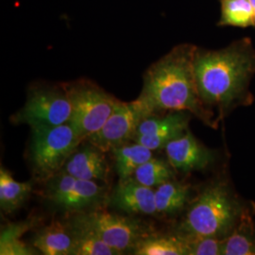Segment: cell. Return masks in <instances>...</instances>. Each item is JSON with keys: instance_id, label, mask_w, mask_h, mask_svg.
Here are the masks:
<instances>
[{"instance_id": "6da1fadb", "label": "cell", "mask_w": 255, "mask_h": 255, "mask_svg": "<svg viewBox=\"0 0 255 255\" xmlns=\"http://www.w3.org/2000/svg\"><path fill=\"white\" fill-rule=\"evenodd\" d=\"M194 72L201 102L215 117L223 119L255 98L250 84L255 75V48L249 38L218 50L197 47Z\"/></svg>"}, {"instance_id": "7a4b0ae2", "label": "cell", "mask_w": 255, "mask_h": 255, "mask_svg": "<svg viewBox=\"0 0 255 255\" xmlns=\"http://www.w3.org/2000/svg\"><path fill=\"white\" fill-rule=\"evenodd\" d=\"M197 46L183 44L151 64L144 75L137 100L152 115L185 111L208 125L218 127L214 116L202 104L194 72Z\"/></svg>"}, {"instance_id": "3957f363", "label": "cell", "mask_w": 255, "mask_h": 255, "mask_svg": "<svg viewBox=\"0 0 255 255\" xmlns=\"http://www.w3.org/2000/svg\"><path fill=\"white\" fill-rule=\"evenodd\" d=\"M246 209L228 182L216 181L192 202L176 233L183 237L224 239L236 228Z\"/></svg>"}, {"instance_id": "277c9868", "label": "cell", "mask_w": 255, "mask_h": 255, "mask_svg": "<svg viewBox=\"0 0 255 255\" xmlns=\"http://www.w3.org/2000/svg\"><path fill=\"white\" fill-rule=\"evenodd\" d=\"M64 86L72 107L68 123L82 140H86L105 124L119 100L85 80L66 83Z\"/></svg>"}, {"instance_id": "5b68a950", "label": "cell", "mask_w": 255, "mask_h": 255, "mask_svg": "<svg viewBox=\"0 0 255 255\" xmlns=\"http://www.w3.org/2000/svg\"><path fill=\"white\" fill-rule=\"evenodd\" d=\"M31 130V163L37 176L46 181L63 170L83 141L69 123Z\"/></svg>"}, {"instance_id": "8992f818", "label": "cell", "mask_w": 255, "mask_h": 255, "mask_svg": "<svg viewBox=\"0 0 255 255\" xmlns=\"http://www.w3.org/2000/svg\"><path fill=\"white\" fill-rule=\"evenodd\" d=\"M71 113V102L64 85H35L28 91L25 105L11 119L35 129L68 123Z\"/></svg>"}, {"instance_id": "52a82bcc", "label": "cell", "mask_w": 255, "mask_h": 255, "mask_svg": "<svg viewBox=\"0 0 255 255\" xmlns=\"http://www.w3.org/2000/svg\"><path fill=\"white\" fill-rule=\"evenodd\" d=\"M80 217L119 255L128 251L132 252L141 239L151 234L150 230L139 219L103 210H92L81 214Z\"/></svg>"}, {"instance_id": "ba28073f", "label": "cell", "mask_w": 255, "mask_h": 255, "mask_svg": "<svg viewBox=\"0 0 255 255\" xmlns=\"http://www.w3.org/2000/svg\"><path fill=\"white\" fill-rule=\"evenodd\" d=\"M151 116L137 99L131 102L119 101L105 124L87 140L103 152L112 151L133 140L140 123Z\"/></svg>"}, {"instance_id": "9c48e42d", "label": "cell", "mask_w": 255, "mask_h": 255, "mask_svg": "<svg viewBox=\"0 0 255 255\" xmlns=\"http://www.w3.org/2000/svg\"><path fill=\"white\" fill-rule=\"evenodd\" d=\"M46 198L59 208L82 212L102 203L106 191L95 181L78 179L60 171L47 180Z\"/></svg>"}, {"instance_id": "30bf717a", "label": "cell", "mask_w": 255, "mask_h": 255, "mask_svg": "<svg viewBox=\"0 0 255 255\" xmlns=\"http://www.w3.org/2000/svg\"><path fill=\"white\" fill-rule=\"evenodd\" d=\"M191 114L185 111L169 112L164 117L159 115L148 117L138 126L133 141L152 151L162 149L188 129Z\"/></svg>"}, {"instance_id": "8fae6325", "label": "cell", "mask_w": 255, "mask_h": 255, "mask_svg": "<svg viewBox=\"0 0 255 255\" xmlns=\"http://www.w3.org/2000/svg\"><path fill=\"white\" fill-rule=\"evenodd\" d=\"M164 149L174 169L185 173L203 170L216 160V152L201 144L189 129L170 141Z\"/></svg>"}, {"instance_id": "7c38bea8", "label": "cell", "mask_w": 255, "mask_h": 255, "mask_svg": "<svg viewBox=\"0 0 255 255\" xmlns=\"http://www.w3.org/2000/svg\"><path fill=\"white\" fill-rule=\"evenodd\" d=\"M112 203L128 214L157 215L154 188L146 186L132 178L120 180L112 196Z\"/></svg>"}, {"instance_id": "4fadbf2b", "label": "cell", "mask_w": 255, "mask_h": 255, "mask_svg": "<svg viewBox=\"0 0 255 255\" xmlns=\"http://www.w3.org/2000/svg\"><path fill=\"white\" fill-rule=\"evenodd\" d=\"M104 153L89 142L81 149L75 150L62 171L82 180L106 182L109 178L110 168Z\"/></svg>"}, {"instance_id": "5bb4252c", "label": "cell", "mask_w": 255, "mask_h": 255, "mask_svg": "<svg viewBox=\"0 0 255 255\" xmlns=\"http://www.w3.org/2000/svg\"><path fill=\"white\" fill-rule=\"evenodd\" d=\"M32 245L45 255H73V235L69 223L55 220L37 233Z\"/></svg>"}, {"instance_id": "9a60e30c", "label": "cell", "mask_w": 255, "mask_h": 255, "mask_svg": "<svg viewBox=\"0 0 255 255\" xmlns=\"http://www.w3.org/2000/svg\"><path fill=\"white\" fill-rule=\"evenodd\" d=\"M73 235V255H117L80 215L68 222Z\"/></svg>"}, {"instance_id": "2e32d148", "label": "cell", "mask_w": 255, "mask_h": 255, "mask_svg": "<svg viewBox=\"0 0 255 255\" xmlns=\"http://www.w3.org/2000/svg\"><path fill=\"white\" fill-rule=\"evenodd\" d=\"M223 255H255V223L245 210L236 228L222 241Z\"/></svg>"}, {"instance_id": "e0dca14e", "label": "cell", "mask_w": 255, "mask_h": 255, "mask_svg": "<svg viewBox=\"0 0 255 255\" xmlns=\"http://www.w3.org/2000/svg\"><path fill=\"white\" fill-rule=\"evenodd\" d=\"M112 152L115 158V168L120 180L131 178L140 165L153 157L151 149L137 142L115 147Z\"/></svg>"}, {"instance_id": "ac0fdd59", "label": "cell", "mask_w": 255, "mask_h": 255, "mask_svg": "<svg viewBox=\"0 0 255 255\" xmlns=\"http://www.w3.org/2000/svg\"><path fill=\"white\" fill-rule=\"evenodd\" d=\"M190 186L188 184L171 180L164 182L155 189L157 214L172 216L181 212L188 202Z\"/></svg>"}, {"instance_id": "d6986e66", "label": "cell", "mask_w": 255, "mask_h": 255, "mask_svg": "<svg viewBox=\"0 0 255 255\" xmlns=\"http://www.w3.org/2000/svg\"><path fill=\"white\" fill-rule=\"evenodd\" d=\"M135 255H188L185 241L177 233L172 235L149 234L133 249Z\"/></svg>"}, {"instance_id": "ffe728a7", "label": "cell", "mask_w": 255, "mask_h": 255, "mask_svg": "<svg viewBox=\"0 0 255 255\" xmlns=\"http://www.w3.org/2000/svg\"><path fill=\"white\" fill-rule=\"evenodd\" d=\"M32 191L30 182H17L4 167L0 169V206L6 213H13L27 201Z\"/></svg>"}, {"instance_id": "44dd1931", "label": "cell", "mask_w": 255, "mask_h": 255, "mask_svg": "<svg viewBox=\"0 0 255 255\" xmlns=\"http://www.w3.org/2000/svg\"><path fill=\"white\" fill-rule=\"evenodd\" d=\"M35 222V219L26 220L20 223L9 224L3 229L0 237V255H34L35 252L21 240V237L33 227Z\"/></svg>"}, {"instance_id": "7402d4cb", "label": "cell", "mask_w": 255, "mask_h": 255, "mask_svg": "<svg viewBox=\"0 0 255 255\" xmlns=\"http://www.w3.org/2000/svg\"><path fill=\"white\" fill-rule=\"evenodd\" d=\"M175 178V169L168 161L151 158L140 165L133 174V179L146 186L156 188Z\"/></svg>"}, {"instance_id": "603a6c76", "label": "cell", "mask_w": 255, "mask_h": 255, "mask_svg": "<svg viewBox=\"0 0 255 255\" xmlns=\"http://www.w3.org/2000/svg\"><path fill=\"white\" fill-rule=\"evenodd\" d=\"M219 26L255 27L254 10L250 0H221Z\"/></svg>"}, {"instance_id": "cb8c5ba5", "label": "cell", "mask_w": 255, "mask_h": 255, "mask_svg": "<svg viewBox=\"0 0 255 255\" xmlns=\"http://www.w3.org/2000/svg\"><path fill=\"white\" fill-rule=\"evenodd\" d=\"M181 237L186 243L188 255H222L223 239L212 237Z\"/></svg>"}, {"instance_id": "d4e9b609", "label": "cell", "mask_w": 255, "mask_h": 255, "mask_svg": "<svg viewBox=\"0 0 255 255\" xmlns=\"http://www.w3.org/2000/svg\"><path fill=\"white\" fill-rule=\"evenodd\" d=\"M251 2V5H252V8L254 10V16H255V0H250Z\"/></svg>"}]
</instances>
